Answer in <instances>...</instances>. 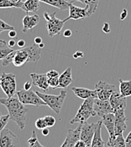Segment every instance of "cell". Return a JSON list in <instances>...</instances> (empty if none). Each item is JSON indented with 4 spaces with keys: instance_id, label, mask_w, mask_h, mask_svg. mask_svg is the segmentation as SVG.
I'll return each instance as SVG.
<instances>
[{
    "instance_id": "23",
    "label": "cell",
    "mask_w": 131,
    "mask_h": 147,
    "mask_svg": "<svg viewBox=\"0 0 131 147\" xmlns=\"http://www.w3.org/2000/svg\"><path fill=\"white\" fill-rule=\"evenodd\" d=\"M41 6V1L39 0H26L24 2V8L22 10H24L26 13L32 12L36 13Z\"/></svg>"
},
{
    "instance_id": "3",
    "label": "cell",
    "mask_w": 131,
    "mask_h": 147,
    "mask_svg": "<svg viewBox=\"0 0 131 147\" xmlns=\"http://www.w3.org/2000/svg\"><path fill=\"white\" fill-rule=\"evenodd\" d=\"M94 99H95L94 97H90L83 102V103L80 106V108L78 109L75 117L70 121L71 124L76 123H83L87 122L91 117L97 116L93 108Z\"/></svg>"
},
{
    "instance_id": "30",
    "label": "cell",
    "mask_w": 131,
    "mask_h": 147,
    "mask_svg": "<svg viewBox=\"0 0 131 147\" xmlns=\"http://www.w3.org/2000/svg\"><path fill=\"white\" fill-rule=\"evenodd\" d=\"M15 51H16V50H14L11 53H9L6 58H4V59L2 60V64H3V66H8L9 63H13V59L15 58Z\"/></svg>"
},
{
    "instance_id": "4",
    "label": "cell",
    "mask_w": 131,
    "mask_h": 147,
    "mask_svg": "<svg viewBox=\"0 0 131 147\" xmlns=\"http://www.w3.org/2000/svg\"><path fill=\"white\" fill-rule=\"evenodd\" d=\"M36 93L44 102L46 103V106L50 107L57 114L60 113V112L61 110L62 105L65 102V99H66V94H67L66 90H61L58 96L41 93V91H36Z\"/></svg>"
},
{
    "instance_id": "2",
    "label": "cell",
    "mask_w": 131,
    "mask_h": 147,
    "mask_svg": "<svg viewBox=\"0 0 131 147\" xmlns=\"http://www.w3.org/2000/svg\"><path fill=\"white\" fill-rule=\"evenodd\" d=\"M41 48L37 44L16 50L15 58L13 59V64L16 67H21L26 62L36 63L41 58Z\"/></svg>"
},
{
    "instance_id": "36",
    "label": "cell",
    "mask_w": 131,
    "mask_h": 147,
    "mask_svg": "<svg viewBox=\"0 0 131 147\" xmlns=\"http://www.w3.org/2000/svg\"><path fill=\"white\" fill-rule=\"evenodd\" d=\"M46 75H47V78H51V77H59V76H60L58 71H57V70H56V69L49 70V71L46 73Z\"/></svg>"
},
{
    "instance_id": "43",
    "label": "cell",
    "mask_w": 131,
    "mask_h": 147,
    "mask_svg": "<svg viewBox=\"0 0 131 147\" xmlns=\"http://www.w3.org/2000/svg\"><path fill=\"white\" fill-rule=\"evenodd\" d=\"M17 36V32L15 31V30H9V36L11 37V38H15Z\"/></svg>"
},
{
    "instance_id": "24",
    "label": "cell",
    "mask_w": 131,
    "mask_h": 147,
    "mask_svg": "<svg viewBox=\"0 0 131 147\" xmlns=\"http://www.w3.org/2000/svg\"><path fill=\"white\" fill-rule=\"evenodd\" d=\"M7 8H19L23 9L24 2L21 0H0V9Z\"/></svg>"
},
{
    "instance_id": "37",
    "label": "cell",
    "mask_w": 131,
    "mask_h": 147,
    "mask_svg": "<svg viewBox=\"0 0 131 147\" xmlns=\"http://www.w3.org/2000/svg\"><path fill=\"white\" fill-rule=\"evenodd\" d=\"M125 143H126V147H131V131L125 138Z\"/></svg>"
},
{
    "instance_id": "39",
    "label": "cell",
    "mask_w": 131,
    "mask_h": 147,
    "mask_svg": "<svg viewBox=\"0 0 131 147\" xmlns=\"http://www.w3.org/2000/svg\"><path fill=\"white\" fill-rule=\"evenodd\" d=\"M102 30H103V32H105V33H109V32H110V27H109V25H108V23L105 22V23L103 24V26H102Z\"/></svg>"
},
{
    "instance_id": "9",
    "label": "cell",
    "mask_w": 131,
    "mask_h": 147,
    "mask_svg": "<svg viewBox=\"0 0 131 147\" xmlns=\"http://www.w3.org/2000/svg\"><path fill=\"white\" fill-rule=\"evenodd\" d=\"M95 90L97 93V98L105 101L109 100L112 94L117 90L114 85L108 84L104 81H98L95 85Z\"/></svg>"
},
{
    "instance_id": "40",
    "label": "cell",
    "mask_w": 131,
    "mask_h": 147,
    "mask_svg": "<svg viewBox=\"0 0 131 147\" xmlns=\"http://www.w3.org/2000/svg\"><path fill=\"white\" fill-rule=\"evenodd\" d=\"M83 53L82 52H80V51H77L76 53H75L73 54V58L74 59H78V58H82L83 57Z\"/></svg>"
},
{
    "instance_id": "17",
    "label": "cell",
    "mask_w": 131,
    "mask_h": 147,
    "mask_svg": "<svg viewBox=\"0 0 131 147\" xmlns=\"http://www.w3.org/2000/svg\"><path fill=\"white\" fill-rule=\"evenodd\" d=\"M81 130H82V123H79L78 127L76 129H68L67 135L66 138L67 147H75L76 143L81 138Z\"/></svg>"
},
{
    "instance_id": "29",
    "label": "cell",
    "mask_w": 131,
    "mask_h": 147,
    "mask_svg": "<svg viewBox=\"0 0 131 147\" xmlns=\"http://www.w3.org/2000/svg\"><path fill=\"white\" fill-rule=\"evenodd\" d=\"M28 144H29V147H45L42 146L38 139H37V136H36V134L35 132V130L32 131V134H31V137L28 140Z\"/></svg>"
},
{
    "instance_id": "27",
    "label": "cell",
    "mask_w": 131,
    "mask_h": 147,
    "mask_svg": "<svg viewBox=\"0 0 131 147\" xmlns=\"http://www.w3.org/2000/svg\"><path fill=\"white\" fill-rule=\"evenodd\" d=\"M13 51L14 49L9 47L8 42H6L4 40L0 39V60H3L4 58H6Z\"/></svg>"
},
{
    "instance_id": "25",
    "label": "cell",
    "mask_w": 131,
    "mask_h": 147,
    "mask_svg": "<svg viewBox=\"0 0 131 147\" xmlns=\"http://www.w3.org/2000/svg\"><path fill=\"white\" fill-rule=\"evenodd\" d=\"M119 82V92L120 94L124 96L128 97L131 96V80H123L118 79Z\"/></svg>"
},
{
    "instance_id": "50",
    "label": "cell",
    "mask_w": 131,
    "mask_h": 147,
    "mask_svg": "<svg viewBox=\"0 0 131 147\" xmlns=\"http://www.w3.org/2000/svg\"><path fill=\"white\" fill-rule=\"evenodd\" d=\"M44 46H45V45H44V43H42V42H41V43H40V44H39V47H41V48H43V47H44Z\"/></svg>"
},
{
    "instance_id": "31",
    "label": "cell",
    "mask_w": 131,
    "mask_h": 147,
    "mask_svg": "<svg viewBox=\"0 0 131 147\" xmlns=\"http://www.w3.org/2000/svg\"><path fill=\"white\" fill-rule=\"evenodd\" d=\"M12 30H15V28L12 26L9 25L8 23H6L5 21H3V20L0 19V34L3 31H9Z\"/></svg>"
},
{
    "instance_id": "35",
    "label": "cell",
    "mask_w": 131,
    "mask_h": 147,
    "mask_svg": "<svg viewBox=\"0 0 131 147\" xmlns=\"http://www.w3.org/2000/svg\"><path fill=\"white\" fill-rule=\"evenodd\" d=\"M35 127H36L38 129H41V130H42L45 128H47V125H46V123H45V121L44 118H38V119L35 121Z\"/></svg>"
},
{
    "instance_id": "7",
    "label": "cell",
    "mask_w": 131,
    "mask_h": 147,
    "mask_svg": "<svg viewBox=\"0 0 131 147\" xmlns=\"http://www.w3.org/2000/svg\"><path fill=\"white\" fill-rule=\"evenodd\" d=\"M19 100L25 105L34 106H46V103L37 95L36 92L32 90H19L16 92Z\"/></svg>"
},
{
    "instance_id": "42",
    "label": "cell",
    "mask_w": 131,
    "mask_h": 147,
    "mask_svg": "<svg viewBox=\"0 0 131 147\" xmlns=\"http://www.w3.org/2000/svg\"><path fill=\"white\" fill-rule=\"evenodd\" d=\"M63 35H64V36H65V37H70V36H72V30H71L67 29L64 31Z\"/></svg>"
},
{
    "instance_id": "47",
    "label": "cell",
    "mask_w": 131,
    "mask_h": 147,
    "mask_svg": "<svg viewBox=\"0 0 131 147\" xmlns=\"http://www.w3.org/2000/svg\"><path fill=\"white\" fill-rule=\"evenodd\" d=\"M42 134H43L44 136H47L49 134H50V130H49V128L47 127V128H45V129H42Z\"/></svg>"
},
{
    "instance_id": "10",
    "label": "cell",
    "mask_w": 131,
    "mask_h": 147,
    "mask_svg": "<svg viewBox=\"0 0 131 147\" xmlns=\"http://www.w3.org/2000/svg\"><path fill=\"white\" fill-rule=\"evenodd\" d=\"M97 127H98V122L96 123H87V122L82 123L80 140H83L88 147H91L92 138L94 136Z\"/></svg>"
},
{
    "instance_id": "45",
    "label": "cell",
    "mask_w": 131,
    "mask_h": 147,
    "mask_svg": "<svg viewBox=\"0 0 131 147\" xmlns=\"http://www.w3.org/2000/svg\"><path fill=\"white\" fill-rule=\"evenodd\" d=\"M17 45H18L19 47L23 48V47H25V40H19L18 42H17Z\"/></svg>"
},
{
    "instance_id": "28",
    "label": "cell",
    "mask_w": 131,
    "mask_h": 147,
    "mask_svg": "<svg viewBox=\"0 0 131 147\" xmlns=\"http://www.w3.org/2000/svg\"><path fill=\"white\" fill-rule=\"evenodd\" d=\"M78 1L86 4V6L88 7L89 14H90V15H92L96 12L98 6V3L100 0H78Z\"/></svg>"
},
{
    "instance_id": "1",
    "label": "cell",
    "mask_w": 131,
    "mask_h": 147,
    "mask_svg": "<svg viewBox=\"0 0 131 147\" xmlns=\"http://www.w3.org/2000/svg\"><path fill=\"white\" fill-rule=\"evenodd\" d=\"M0 103L3 104L8 110L9 120L15 122L20 129H24L26 124V115L29 109L25 107L17 97L0 98Z\"/></svg>"
},
{
    "instance_id": "8",
    "label": "cell",
    "mask_w": 131,
    "mask_h": 147,
    "mask_svg": "<svg viewBox=\"0 0 131 147\" xmlns=\"http://www.w3.org/2000/svg\"><path fill=\"white\" fill-rule=\"evenodd\" d=\"M0 147H20L19 139L10 129H3L0 133Z\"/></svg>"
},
{
    "instance_id": "19",
    "label": "cell",
    "mask_w": 131,
    "mask_h": 147,
    "mask_svg": "<svg viewBox=\"0 0 131 147\" xmlns=\"http://www.w3.org/2000/svg\"><path fill=\"white\" fill-rule=\"evenodd\" d=\"M72 90L77 97L81 99L86 100L90 97L97 98V93L95 90H89V89L82 88V87H72Z\"/></svg>"
},
{
    "instance_id": "46",
    "label": "cell",
    "mask_w": 131,
    "mask_h": 147,
    "mask_svg": "<svg viewBox=\"0 0 131 147\" xmlns=\"http://www.w3.org/2000/svg\"><path fill=\"white\" fill-rule=\"evenodd\" d=\"M8 45H9V47H14L15 45H16V42L15 41V39H11V40H9V42H8Z\"/></svg>"
},
{
    "instance_id": "12",
    "label": "cell",
    "mask_w": 131,
    "mask_h": 147,
    "mask_svg": "<svg viewBox=\"0 0 131 147\" xmlns=\"http://www.w3.org/2000/svg\"><path fill=\"white\" fill-rule=\"evenodd\" d=\"M115 115V135L123 134L127 129L126 121L128 118L125 116V109H117L114 111Z\"/></svg>"
},
{
    "instance_id": "5",
    "label": "cell",
    "mask_w": 131,
    "mask_h": 147,
    "mask_svg": "<svg viewBox=\"0 0 131 147\" xmlns=\"http://www.w3.org/2000/svg\"><path fill=\"white\" fill-rule=\"evenodd\" d=\"M57 13L54 12L52 14H48L47 12L44 13V18L46 20V29L48 31L49 36L53 37L56 35H59L60 32L64 26V20H61L57 18Z\"/></svg>"
},
{
    "instance_id": "51",
    "label": "cell",
    "mask_w": 131,
    "mask_h": 147,
    "mask_svg": "<svg viewBox=\"0 0 131 147\" xmlns=\"http://www.w3.org/2000/svg\"><path fill=\"white\" fill-rule=\"evenodd\" d=\"M0 116H2V114H1V113H0Z\"/></svg>"
},
{
    "instance_id": "14",
    "label": "cell",
    "mask_w": 131,
    "mask_h": 147,
    "mask_svg": "<svg viewBox=\"0 0 131 147\" xmlns=\"http://www.w3.org/2000/svg\"><path fill=\"white\" fill-rule=\"evenodd\" d=\"M102 125L105 126L107 129L108 134H109V140H114L116 138L115 135V115L114 113H108L106 114L102 118Z\"/></svg>"
},
{
    "instance_id": "13",
    "label": "cell",
    "mask_w": 131,
    "mask_h": 147,
    "mask_svg": "<svg viewBox=\"0 0 131 147\" xmlns=\"http://www.w3.org/2000/svg\"><path fill=\"white\" fill-rule=\"evenodd\" d=\"M94 111L97 114V116L102 118L106 114L108 113H114V109L109 102V100H100L98 98L94 99V104H93Z\"/></svg>"
},
{
    "instance_id": "53",
    "label": "cell",
    "mask_w": 131,
    "mask_h": 147,
    "mask_svg": "<svg viewBox=\"0 0 131 147\" xmlns=\"http://www.w3.org/2000/svg\"><path fill=\"white\" fill-rule=\"evenodd\" d=\"M18 1H19V0H18Z\"/></svg>"
},
{
    "instance_id": "21",
    "label": "cell",
    "mask_w": 131,
    "mask_h": 147,
    "mask_svg": "<svg viewBox=\"0 0 131 147\" xmlns=\"http://www.w3.org/2000/svg\"><path fill=\"white\" fill-rule=\"evenodd\" d=\"M102 121H98V127L95 130L94 136L92 138V141L91 144V147H104L105 144L104 141L102 140Z\"/></svg>"
},
{
    "instance_id": "49",
    "label": "cell",
    "mask_w": 131,
    "mask_h": 147,
    "mask_svg": "<svg viewBox=\"0 0 131 147\" xmlns=\"http://www.w3.org/2000/svg\"><path fill=\"white\" fill-rule=\"evenodd\" d=\"M61 147H67V146H66V140H65V141H64V143L61 145Z\"/></svg>"
},
{
    "instance_id": "44",
    "label": "cell",
    "mask_w": 131,
    "mask_h": 147,
    "mask_svg": "<svg viewBox=\"0 0 131 147\" xmlns=\"http://www.w3.org/2000/svg\"><path fill=\"white\" fill-rule=\"evenodd\" d=\"M127 15H128V12H127V9H124L121 13V17H120V20H124L126 17H127Z\"/></svg>"
},
{
    "instance_id": "48",
    "label": "cell",
    "mask_w": 131,
    "mask_h": 147,
    "mask_svg": "<svg viewBox=\"0 0 131 147\" xmlns=\"http://www.w3.org/2000/svg\"><path fill=\"white\" fill-rule=\"evenodd\" d=\"M41 42H42V38H41V37L37 36V37L35 38V44L39 45L40 43H41Z\"/></svg>"
},
{
    "instance_id": "26",
    "label": "cell",
    "mask_w": 131,
    "mask_h": 147,
    "mask_svg": "<svg viewBox=\"0 0 131 147\" xmlns=\"http://www.w3.org/2000/svg\"><path fill=\"white\" fill-rule=\"evenodd\" d=\"M107 145L108 147H126L125 140L123 134L117 135L116 138L114 140H108Z\"/></svg>"
},
{
    "instance_id": "15",
    "label": "cell",
    "mask_w": 131,
    "mask_h": 147,
    "mask_svg": "<svg viewBox=\"0 0 131 147\" xmlns=\"http://www.w3.org/2000/svg\"><path fill=\"white\" fill-rule=\"evenodd\" d=\"M109 102L111 104L114 111L117 109H126L127 107V97L123 96L118 90L114 91L109 98Z\"/></svg>"
},
{
    "instance_id": "22",
    "label": "cell",
    "mask_w": 131,
    "mask_h": 147,
    "mask_svg": "<svg viewBox=\"0 0 131 147\" xmlns=\"http://www.w3.org/2000/svg\"><path fill=\"white\" fill-rule=\"evenodd\" d=\"M42 3L46 4H49L51 6L56 7L61 11H65L69 9V4L71 2H68V0H39Z\"/></svg>"
},
{
    "instance_id": "38",
    "label": "cell",
    "mask_w": 131,
    "mask_h": 147,
    "mask_svg": "<svg viewBox=\"0 0 131 147\" xmlns=\"http://www.w3.org/2000/svg\"><path fill=\"white\" fill-rule=\"evenodd\" d=\"M75 147H88L87 146V144L83 141V140H79L76 143V145H75Z\"/></svg>"
},
{
    "instance_id": "33",
    "label": "cell",
    "mask_w": 131,
    "mask_h": 147,
    "mask_svg": "<svg viewBox=\"0 0 131 147\" xmlns=\"http://www.w3.org/2000/svg\"><path fill=\"white\" fill-rule=\"evenodd\" d=\"M9 120V114L0 116V133L2 132L3 129H5V126L7 125Z\"/></svg>"
},
{
    "instance_id": "41",
    "label": "cell",
    "mask_w": 131,
    "mask_h": 147,
    "mask_svg": "<svg viewBox=\"0 0 131 147\" xmlns=\"http://www.w3.org/2000/svg\"><path fill=\"white\" fill-rule=\"evenodd\" d=\"M31 86H32V82H29V81H26L24 85V90H31Z\"/></svg>"
},
{
    "instance_id": "20",
    "label": "cell",
    "mask_w": 131,
    "mask_h": 147,
    "mask_svg": "<svg viewBox=\"0 0 131 147\" xmlns=\"http://www.w3.org/2000/svg\"><path fill=\"white\" fill-rule=\"evenodd\" d=\"M72 82V68L68 67L63 73L59 76V86L58 88L65 89L70 86Z\"/></svg>"
},
{
    "instance_id": "18",
    "label": "cell",
    "mask_w": 131,
    "mask_h": 147,
    "mask_svg": "<svg viewBox=\"0 0 131 147\" xmlns=\"http://www.w3.org/2000/svg\"><path fill=\"white\" fill-rule=\"evenodd\" d=\"M23 22V32H27L35 27L40 22V17L37 15H25L22 20Z\"/></svg>"
},
{
    "instance_id": "34",
    "label": "cell",
    "mask_w": 131,
    "mask_h": 147,
    "mask_svg": "<svg viewBox=\"0 0 131 147\" xmlns=\"http://www.w3.org/2000/svg\"><path fill=\"white\" fill-rule=\"evenodd\" d=\"M44 119L45 121V123L47 125V127H53L55 124H56V118H54L53 116H51V115H48V116H45L44 117Z\"/></svg>"
},
{
    "instance_id": "16",
    "label": "cell",
    "mask_w": 131,
    "mask_h": 147,
    "mask_svg": "<svg viewBox=\"0 0 131 147\" xmlns=\"http://www.w3.org/2000/svg\"><path fill=\"white\" fill-rule=\"evenodd\" d=\"M30 78L32 80V85L42 89L43 90H47L49 86L48 78L46 74H30Z\"/></svg>"
},
{
    "instance_id": "11",
    "label": "cell",
    "mask_w": 131,
    "mask_h": 147,
    "mask_svg": "<svg viewBox=\"0 0 131 147\" xmlns=\"http://www.w3.org/2000/svg\"><path fill=\"white\" fill-rule=\"evenodd\" d=\"M69 11H70L69 16L65 20H63L65 23L69 20H81L91 16L89 14L87 6H86L85 8H80L78 6L72 4V2H71L69 4Z\"/></svg>"
},
{
    "instance_id": "6",
    "label": "cell",
    "mask_w": 131,
    "mask_h": 147,
    "mask_svg": "<svg viewBox=\"0 0 131 147\" xmlns=\"http://www.w3.org/2000/svg\"><path fill=\"white\" fill-rule=\"evenodd\" d=\"M0 87L8 97L16 94V76L14 74L3 73L0 76Z\"/></svg>"
},
{
    "instance_id": "52",
    "label": "cell",
    "mask_w": 131,
    "mask_h": 147,
    "mask_svg": "<svg viewBox=\"0 0 131 147\" xmlns=\"http://www.w3.org/2000/svg\"><path fill=\"white\" fill-rule=\"evenodd\" d=\"M76 1H78V0H76Z\"/></svg>"
},
{
    "instance_id": "32",
    "label": "cell",
    "mask_w": 131,
    "mask_h": 147,
    "mask_svg": "<svg viewBox=\"0 0 131 147\" xmlns=\"http://www.w3.org/2000/svg\"><path fill=\"white\" fill-rule=\"evenodd\" d=\"M48 84L51 88L57 89L59 86V77L48 78Z\"/></svg>"
}]
</instances>
